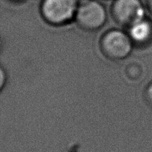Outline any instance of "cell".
<instances>
[{"mask_svg": "<svg viewBox=\"0 0 152 152\" xmlns=\"http://www.w3.org/2000/svg\"><path fill=\"white\" fill-rule=\"evenodd\" d=\"M99 48L107 59L117 62L129 57L134 46L127 31L111 28L101 36Z\"/></svg>", "mask_w": 152, "mask_h": 152, "instance_id": "obj_1", "label": "cell"}, {"mask_svg": "<svg viewBox=\"0 0 152 152\" xmlns=\"http://www.w3.org/2000/svg\"><path fill=\"white\" fill-rule=\"evenodd\" d=\"M78 4L76 0H41L40 15L50 26H65L74 22Z\"/></svg>", "mask_w": 152, "mask_h": 152, "instance_id": "obj_2", "label": "cell"}, {"mask_svg": "<svg viewBox=\"0 0 152 152\" xmlns=\"http://www.w3.org/2000/svg\"><path fill=\"white\" fill-rule=\"evenodd\" d=\"M108 20V11L100 0H87L77 7L74 22L86 32H96L102 29Z\"/></svg>", "mask_w": 152, "mask_h": 152, "instance_id": "obj_3", "label": "cell"}, {"mask_svg": "<svg viewBox=\"0 0 152 152\" xmlns=\"http://www.w3.org/2000/svg\"><path fill=\"white\" fill-rule=\"evenodd\" d=\"M145 10L142 0H113L110 13L116 23L127 29L146 16Z\"/></svg>", "mask_w": 152, "mask_h": 152, "instance_id": "obj_4", "label": "cell"}, {"mask_svg": "<svg viewBox=\"0 0 152 152\" xmlns=\"http://www.w3.org/2000/svg\"><path fill=\"white\" fill-rule=\"evenodd\" d=\"M134 48H146L152 43V19L144 17L127 28Z\"/></svg>", "mask_w": 152, "mask_h": 152, "instance_id": "obj_5", "label": "cell"}, {"mask_svg": "<svg viewBox=\"0 0 152 152\" xmlns=\"http://www.w3.org/2000/svg\"><path fill=\"white\" fill-rule=\"evenodd\" d=\"M144 99L145 102L152 107V81L147 85L144 90Z\"/></svg>", "mask_w": 152, "mask_h": 152, "instance_id": "obj_6", "label": "cell"}, {"mask_svg": "<svg viewBox=\"0 0 152 152\" xmlns=\"http://www.w3.org/2000/svg\"><path fill=\"white\" fill-rule=\"evenodd\" d=\"M7 82V74L4 68L0 65V92L4 88Z\"/></svg>", "mask_w": 152, "mask_h": 152, "instance_id": "obj_7", "label": "cell"}, {"mask_svg": "<svg viewBox=\"0 0 152 152\" xmlns=\"http://www.w3.org/2000/svg\"><path fill=\"white\" fill-rule=\"evenodd\" d=\"M145 4L146 10L152 16V0H145Z\"/></svg>", "mask_w": 152, "mask_h": 152, "instance_id": "obj_8", "label": "cell"}, {"mask_svg": "<svg viewBox=\"0 0 152 152\" xmlns=\"http://www.w3.org/2000/svg\"><path fill=\"white\" fill-rule=\"evenodd\" d=\"M76 1L78 2V4H80V3L83 2V1H87V0H76Z\"/></svg>", "mask_w": 152, "mask_h": 152, "instance_id": "obj_9", "label": "cell"}, {"mask_svg": "<svg viewBox=\"0 0 152 152\" xmlns=\"http://www.w3.org/2000/svg\"><path fill=\"white\" fill-rule=\"evenodd\" d=\"M1 41H0V50H1Z\"/></svg>", "mask_w": 152, "mask_h": 152, "instance_id": "obj_10", "label": "cell"}]
</instances>
